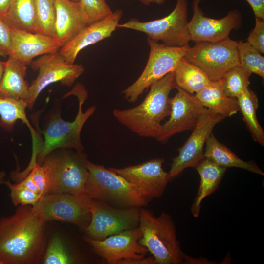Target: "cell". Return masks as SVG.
I'll list each match as a JSON object with an SVG mask.
<instances>
[{
  "label": "cell",
  "instance_id": "1",
  "mask_svg": "<svg viewBox=\"0 0 264 264\" xmlns=\"http://www.w3.org/2000/svg\"><path fill=\"white\" fill-rule=\"evenodd\" d=\"M47 221L28 205L0 218V261L2 264L41 262L46 246Z\"/></svg>",
  "mask_w": 264,
  "mask_h": 264
},
{
  "label": "cell",
  "instance_id": "2",
  "mask_svg": "<svg viewBox=\"0 0 264 264\" xmlns=\"http://www.w3.org/2000/svg\"><path fill=\"white\" fill-rule=\"evenodd\" d=\"M174 71L152 84L142 102L124 110L115 109L113 115L117 121L138 135L155 138L161 122L171 112L170 91L176 88Z\"/></svg>",
  "mask_w": 264,
  "mask_h": 264
},
{
  "label": "cell",
  "instance_id": "3",
  "mask_svg": "<svg viewBox=\"0 0 264 264\" xmlns=\"http://www.w3.org/2000/svg\"><path fill=\"white\" fill-rule=\"evenodd\" d=\"M139 228L142 236L138 241L154 258L157 264H180L191 258L182 251L170 215L163 212L155 216L149 210L140 208Z\"/></svg>",
  "mask_w": 264,
  "mask_h": 264
},
{
  "label": "cell",
  "instance_id": "4",
  "mask_svg": "<svg viewBox=\"0 0 264 264\" xmlns=\"http://www.w3.org/2000/svg\"><path fill=\"white\" fill-rule=\"evenodd\" d=\"M87 160L83 151L72 149L60 148L50 152L41 164L49 180L48 194L85 196V185L89 175Z\"/></svg>",
  "mask_w": 264,
  "mask_h": 264
},
{
  "label": "cell",
  "instance_id": "5",
  "mask_svg": "<svg viewBox=\"0 0 264 264\" xmlns=\"http://www.w3.org/2000/svg\"><path fill=\"white\" fill-rule=\"evenodd\" d=\"M89 175L85 185V195L124 208L145 206L150 202L125 178L103 165L87 161Z\"/></svg>",
  "mask_w": 264,
  "mask_h": 264
},
{
  "label": "cell",
  "instance_id": "6",
  "mask_svg": "<svg viewBox=\"0 0 264 264\" xmlns=\"http://www.w3.org/2000/svg\"><path fill=\"white\" fill-rule=\"evenodd\" d=\"M74 89L67 95L74 94L78 97L77 114L73 121L69 122L63 120L59 113L47 122L42 131L44 141L37 156V163L39 164H41L45 157L57 149H72L80 152L84 150L81 131L86 121L94 113L96 106H92L83 112L82 105L87 97V92L84 88Z\"/></svg>",
  "mask_w": 264,
  "mask_h": 264
},
{
  "label": "cell",
  "instance_id": "7",
  "mask_svg": "<svg viewBox=\"0 0 264 264\" xmlns=\"http://www.w3.org/2000/svg\"><path fill=\"white\" fill-rule=\"evenodd\" d=\"M187 0H176L173 10L160 19L141 22L132 18L119 24L118 27L128 28L143 32L150 39L170 46L183 47L191 41L187 21Z\"/></svg>",
  "mask_w": 264,
  "mask_h": 264
},
{
  "label": "cell",
  "instance_id": "8",
  "mask_svg": "<svg viewBox=\"0 0 264 264\" xmlns=\"http://www.w3.org/2000/svg\"><path fill=\"white\" fill-rule=\"evenodd\" d=\"M147 40L150 54L145 67L138 79L121 92L129 102L137 101L152 84L169 72L174 71L178 62L184 57L190 46H170L149 38Z\"/></svg>",
  "mask_w": 264,
  "mask_h": 264
},
{
  "label": "cell",
  "instance_id": "9",
  "mask_svg": "<svg viewBox=\"0 0 264 264\" xmlns=\"http://www.w3.org/2000/svg\"><path fill=\"white\" fill-rule=\"evenodd\" d=\"M195 43L188 47L184 57L200 68L211 81L221 79L231 68L239 65L236 41L228 38Z\"/></svg>",
  "mask_w": 264,
  "mask_h": 264
},
{
  "label": "cell",
  "instance_id": "10",
  "mask_svg": "<svg viewBox=\"0 0 264 264\" xmlns=\"http://www.w3.org/2000/svg\"><path fill=\"white\" fill-rule=\"evenodd\" d=\"M91 220L84 230L86 236L94 240H103L139 225L140 208H119L105 202L90 199Z\"/></svg>",
  "mask_w": 264,
  "mask_h": 264
},
{
  "label": "cell",
  "instance_id": "11",
  "mask_svg": "<svg viewBox=\"0 0 264 264\" xmlns=\"http://www.w3.org/2000/svg\"><path fill=\"white\" fill-rule=\"evenodd\" d=\"M89 198L68 193H51L43 196L34 210L46 221H61L85 230L91 220Z\"/></svg>",
  "mask_w": 264,
  "mask_h": 264
},
{
  "label": "cell",
  "instance_id": "12",
  "mask_svg": "<svg viewBox=\"0 0 264 264\" xmlns=\"http://www.w3.org/2000/svg\"><path fill=\"white\" fill-rule=\"evenodd\" d=\"M31 67L38 74L29 87L27 108L32 109L39 95L48 85L60 82L63 85L71 86L84 71L81 64H69L59 51L43 55L32 61Z\"/></svg>",
  "mask_w": 264,
  "mask_h": 264
},
{
  "label": "cell",
  "instance_id": "13",
  "mask_svg": "<svg viewBox=\"0 0 264 264\" xmlns=\"http://www.w3.org/2000/svg\"><path fill=\"white\" fill-rule=\"evenodd\" d=\"M225 118L223 115L206 110L186 142L178 149V154L173 159L168 172L170 178L177 176L187 168L195 167L204 158V145L214 127Z\"/></svg>",
  "mask_w": 264,
  "mask_h": 264
},
{
  "label": "cell",
  "instance_id": "14",
  "mask_svg": "<svg viewBox=\"0 0 264 264\" xmlns=\"http://www.w3.org/2000/svg\"><path fill=\"white\" fill-rule=\"evenodd\" d=\"M177 92L170 99L171 112L168 121L162 124L155 138L159 142H166L174 135L193 130L207 109L193 94L178 87Z\"/></svg>",
  "mask_w": 264,
  "mask_h": 264
},
{
  "label": "cell",
  "instance_id": "15",
  "mask_svg": "<svg viewBox=\"0 0 264 264\" xmlns=\"http://www.w3.org/2000/svg\"><path fill=\"white\" fill-rule=\"evenodd\" d=\"M164 162L163 158H157L122 168H108L134 185L150 201L162 195L171 179L162 168Z\"/></svg>",
  "mask_w": 264,
  "mask_h": 264
},
{
  "label": "cell",
  "instance_id": "16",
  "mask_svg": "<svg viewBox=\"0 0 264 264\" xmlns=\"http://www.w3.org/2000/svg\"><path fill=\"white\" fill-rule=\"evenodd\" d=\"M201 0H193V15L188 22L190 40L194 42H216L227 39L231 31L240 27L242 23L241 13L236 9L230 10L220 19L207 17L201 9Z\"/></svg>",
  "mask_w": 264,
  "mask_h": 264
},
{
  "label": "cell",
  "instance_id": "17",
  "mask_svg": "<svg viewBox=\"0 0 264 264\" xmlns=\"http://www.w3.org/2000/svg\"><path fill=\"white\" fill-rule=\"evenodd\" d=\"M142 236V232L138 227L122 231L101 240L87 236H85L84 240L108 264H116L122 260L141 259L145 257L148 251L138 242Z\"/></svg>",
  "mask_w": 264,
  "mask_h": 264
},
{
  "label": "cell",
  "instance_id": "18",
  "mask_svg": "<svg viewBox=\"0 0 264 264\" xmlns=\"http://www.w3.org/2000/svg\"><path fill=\"white\" fill-rule=\"evenodd\" d=\"M122 15V10L117 9L105 18L87 25L61 47L59 53L66 63L74 64L80 51L111 36L118 27Z\"/></svg>",
  "mask_w": 264,
  "mask_h": 264
},
{
  "label": "cell",
  "instance_id": "19",
  "mask_svg": "<svg viewBox=\"0 0 264 264\" xmlns=\"http://www.w3.org/2000/svg\"><path fill=\"white\" fill-rule=\"evenodd\" d=\"M11 30L9 56L26 65L39 56L58 51L60 44L53 37L19 30Z\"/></svg>",
  "mask_w": 264,
  "mask_h": 264
},
{
  "label": "cell",
  "instance_id": "20",
  "mask_svg": "<svg viewBox=\"0 0 264 264\" xmlns=\"http://www.w3.org/2000/svg\"><path fill=\"white\" fill-rule=\"evenodd\" d=\"M55 5L54 38L62 47L90 23L79 1L55 0Z\"/></svg>",
  "mask_w": 264,
  "mask_h": 264
},
{
  "label": "cell",
  "instance_id": "21",
  "mask_svg": "<svg viewBox=\"0 0 264 264\" xmlns=\"http://www.w3.org/2000/svg\"><path fill=\"white\" fill-rule=\"evenodd\" d=\"M26 65L9 56L0 82V98L22 100L27 102L30 85L25 79Z\"/></svg>",
  "mask_w": 264,
  "mask_h": 264
},
{
  "label": "cell",
  "instance_id": "22",
  "mask_svg": "<svg viewBox=\"0 0 264 264\" xmlns=\"http://www.w3.org/2000/svg\"><path fill=\"white\" fill-rule=\"evenodd\" d=\"M195 95L207 109L225 117L240 111L237 99L226 94L222 78L210 81Z\"/></svg>",
  "mask_w": 264,
  "mask_h": 264
},
{
  "label": "cell",
  "instance_id": "23",
  "mask_svg": "<svg viewBox=\"0 0 264 264\" xmlns=\"http://www.w3.org/2000/svg\"><path fill=\"white\" fill-rule=\"evenodd\" d=\"M194 168L200 176V182L191 207V212L194 217H198L200 212L202 201L218 188L226 168L216 164L206 158H204Z\"/></svg>",
  "mask_w": 264,
  "mask_h": 264
},
{
  "label": "cell",
  "instance_id": "24",
  "mask_svg": "<svg viewBox=\"0 0 264 264\" xmlns=\"http://www.w3.org/2000/svg\"><path fill=\"white\" fill-rule=\"evenodd\" d=\"M205 144L204 158L209 159L216 164L225 168H238L264 175L263 171L254 161H245L240 158L227 147L219 141L212 133Z\"/></svg>",
  "mask_w": 264,
  "mask_h": 264
},
{
  "label": "cell",
  "instance_id": "25",
  "mask_svg": "<svg viewBox=\"0 0 264 264\" xmlns=\"http://www.w3.org/2000/svg\"><path fill=\"white\" fill-rule=\"evenodd\" d=\"M27 102L22 100L0 98V126L4 130L11 132L18 120H21L29 128L33 140V152H38L42 143L39 136L31 126L26 114Z\"/></svg>",
  "mask_w": 264,
  "mask_h": 264
},
{
  "label": "cell",
  "instance_id": "26",
  "mask_svg": "<svg viewBox=\"0 0 264 264\" xmlns=\"http://www.w3.org/2000/svg\"><path fill=\"white\" fill-rule=\"evenodd\" d=\"M3 19L11 29L36 33L35 0H11Z\"/></svg>",
  "mask_w": 264,
  "mask_h": 264
},
{
  "label": "cell",
  "instance_id": "27",
  "mask_svg": "<svg viewBox=\"0 0 264 264\" xmlns=\"http://www.w3.org/2000/svg\"><path fill=\"white\" fill-rule=\"evenodd\" d=\"M174 72L176 87L191 94L197 93L211 81L200 68L184 57L178 62Z\"/></svg>",
  "mask_w": 264,
  "mask_h": 264
},
{
  "label": "cell",
  "instance_id": "28",
  "mask_svg": "<svg viewBox=\"0 0 264 264\" xmlns=\"http://www.w3.org/2000/svg\"><path fill=\"white\" fill-rule=\"evenodd\" d=\"M237 99L243 121L254 141L264 146V131L256 115L259 107L257 95L248 88Z\"/></svg>",
  "mask_w": 264,
  "mask_h": 264
},
{
  "label": "cell",
  "instance_id": "29",
  "mask_svg": "<svg viewBox=\"0 0 264 264\" xmlns=\"http://www.w3.org/2000/svg\"><path fill=\"white\" fill-rule=\"evenodd\" d=\"M239 66L252 73L264 78V57L247 41L237 42Z\"/></svg>",
  "mask_w": 264,
  "mask_h": 264
},
{
  "label": "cell",
  "instance_id": "30",
  "mask_svg": "<svg viewBox=\"0 0 264 264\" xmlns=\"http://www.w3.org/2000/svg\"><path fill=\"white\" fill-rule=\"evenodd\" d=\"M251 73L239 65L228 70L222 78L226 94L230 97L237 98L250 84Z\"/></svg>",
  "mask_w": 264,
  "mask_h": 264
},
{
  "label": "cell",
  "instance_id": "31",
  "mask_svg": "<svg viewBox=\"0 0 264 264\" xmlns=\"http://www.w3.org/2000/svg\"><path fill=\"white\" fill-rule=\"evenodd\" d=\"M36 7V33L54 38L56 21L55 0H34Z\"/></svg>",
  "mask_w": 264,
  "mask_h": 264
},
{
  "label": "cell",
  "instance_id": "32",
  "mask_svg": "<svg viewBox=\"0 0 264 264\" xmlns=\"http://www.w3.org/2000/svg\"><path fill=\"white\" fill-rule=\"evenodd\" d=\"M75 258L68 250L64 240L58 234L53 235L46 245L41 263L44 264H73Z\"/></svg>",
  "mask_w": 264,
  "mask_h": 264
},
{
  "label": "cell",
  "instance_id": "33",
  "mask_svg": "<svg viewBox=\"0 0 264 264\" xmlns=\"http://www.w3.org/2000/svg\"><path fill=\"white\" fill-rule=\"evenodd\" d=\"M4 184L10 190V197L12 203L16 206L19 205H35L43 197L41 194L25 187L12 183L9 180Z\"/></svg>",
  "mask_w": 264,
  "mask_h": 264
},
{
  "label": "cell",
  "instance_id": "34",
  "mask_svg": "<svg viewBox=\"0 0 264 264\" xmlns=\"http://www.w3.org/2000/svg\"><path fill=\"white\" fill-rule=\"evenodd\" d=\"M89 23L99 21L112 14L106 0H79Z\"/></svg>",
  "mask_w": 264,
  "mask_h": 264
},
{
  "label": "cell",
  "instance_id": "35",
  "mask_svg": "<svg viewBox=\"0 0 264 264\" xmlns=\"http://www.w3.org/2000/svg\"><path fill=\"white\" fill-rule=\"evenodd\" d=\"M247 42L262 54L264 53V20L255 17V27Z\"/></svg>",
  "mask_w": 264,
  "mask_h": 264
},
{
  "label": "cell",
  "instance_id": "36",
  "mask_svg": "<svg viewBox=\"0 0 264 264\" xmlns=\"http://www.w3.org/2000/svg\"><path fill=\"white\" fill-rule=\"evenodd\" d=\"M11 41V30L4 19L0 16V55L8 56Z\"/></svg>",
  "mask_w": 264,
  "mask_h": 264
},
{
  "label": "cell",
  "instance_id": "37",
  "mask_svg": "<svg viewBox=\"0 0 264 264\" xmlns=\"http://www.w3.org/2000/svg\"><path fill=\"white\" fill-rule=\"evenodd\" d=\"M251 6L255 17L264 20V0H245Z\"/></svg>",
  "mask_w": 264,
  "mask_h": 264
},
{
  "label": "cell",
  "instance_id": "38",
  "mask_svg": "<svg viewBox=\"0 0 264 264\" xmlns=\"http://www.w3.org/2000/svg\"><path fill=\"white\" fill-rule=\"evenodd\" d=\"M117 264H156L153 257L141 259H126L119 261Z\"/></svg>",
  "mask_w": 264,
  "mask_h": 264
},
{
  "label": "cell",
  "instance_id": "39",
  "mask_svg": "<svg viewBox=\"0 0 264 264\" xmlns=\"http://www.w3.org/2000/svg\"><path fill=\"white\" fill-rule=\"evenodd\" d=\"M11 0H0V16L4 17Z\"/></svg>",
  "mask_w": 264,
  "mask_h": 264
},
{
  "label": "cell",
  "instance_id": "40",
  "mask_svg": "<svg viewBox=\"0 0 264 264\" xmlns=\"http://www.w3.org/2000/svg\"><path fill=\"white\" fill-rule=\"evenodd\" d=\"M167 0H139V2L145 6H149L151 4H156L158 5L163 4Z\"/></svg>",
  "mask_w": 264,
  "mask_h": 264
},
{
  "label": "cell",
  "instance_id": "41",
  "mask_svg": "<svg viewBox=\"0 0 264 264\" xmlns=\"http://www.w3.org/2000/svg\"><path fill=\"white\" fill-rule=\"evenodd\" d=\"M5 62H2L0 60V82L2 77L4 71Z\"/></svg>",
  "mask_w": 264,
  "mask_h": 264
},
{
  "label": "cell",
  "instance_id": "42",
  "mask_svg": "<svg viewBox=\"0 0 264 264\" xmlns=\"http://www.w3.org/2000/svg\"><path fill=\"white\" fill-rule=\"evenodd\" d=\"M6 173L4 171H0V185L4 184L5 180Z\"/></svg>",
  "mask_w": 264,
  "mask_h": 264
},
{
  "label": "cell",
  "instance_id": "43",
  "mask_svg": "<svg viewBox=\"0 0 264 264\" xmlns=\"http://www.w3.org/2000/svg\"><path fill=\"white\" fill-rule=\"evenodd\" d=\"M71 0L72 1H74V2H78V1H79V0Z\"/></svg>",
  "mask_w": 264,
  "mask_h": 264
},
{
  "label": "cell",
  "instance_id": "44",
  "mask_svg": "<svg viewBox=\"0 0 264 264\" xmlns=\"http://www.w3.org/2000/svg\"><path fill=\"white\" fill-rule=\"evenodd\" d=\"M0 264H2V263H1V261H0Z\"/></svg>",
  "mask_w": 264,
  "mask_h": 264
}]
</instances>
